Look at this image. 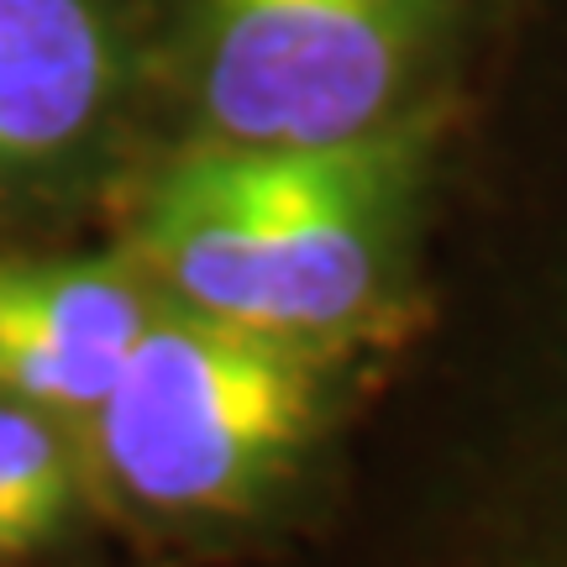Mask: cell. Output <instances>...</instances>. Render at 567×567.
Masks as SVG:
<instances>
[{"label":"cell","instance_id":"obj_3","mask_svg":"<svg viewBox=\"0 0 567 567\" xmlns=\"http://www.w3.org/2000/svg\"><path fill=\"white\" fill-rule=\"evenodd\" d=\"M394 347L305 342L163 300L84 421L101 499L153 542L247 557L295 542L337 484Z\"/></svg>","mask_w":567,"mask_h":567},{"label":"cell","instance_id":"obj_7","mask_svg":"<svg viewBox=\"0 0 567 567\" xmlns=\"http://www.w3.org/2000/svg\"><path fill=\"white\" fill-rule=\"evenodd\" d=\"M63 431L69 425L42 410L0 400V515L32 547L59 542L80 509V463Z\"/></svg>","mask_w":567,"mask_h":567},{"label":"cell","instance_id":"obj_5","mask_svg":"<svg viewBox=\"0 0 567 567\" xmlns=\"http://www.w3.org/2000/svg\"><path fill=\"white\" fill-rule=\"evenodd\" d=\"M142 122H153L142 0H0V200L101 179Z\"/></svg>","mask_w":567,"mask_h":567},{"label":"cell","instance_id":"obj_4","mask_svg":"<svg viewBox=\"0 0 567 567\" xmlns=\"http://www.w3.org/2000/svg\"><path fill=\"white\" fill-rule=\"evenodd\" d=\"M526 0H142L163 147H337L467 111Z\"/></svg>","mask_w":567,"mask_h":567},{"label":"cell","instance_id":"obj_6","mask_svg":"<svg viewBox=\"0 0 567 567\" xmlns=\"http://www.w3.org/2000/svg\"><path fill=\"white\" fill-rule=\"evenodd\" d=\"M153 310L132 258H0V400L63 425L95 415Z\"/></svg>","mask_w":567,"mask_h":567},{"label":"cell","instance_id":"obj_1","mask_svg":"<svg viewBox=\"0 0 567 567\" xmlns=\"http://www.w3.org/2000/svg\"><path fill=\"white\" fill-rule=\"evenodd\" d=\"M321 515L358 567H567V0H526L457 126L425 305ZM316 515V520H321Z\"/></svg>","mask_w":567,"mask_h":567},{"label":"cell","instance_id":"obj_8","mask_svg":"<svg viewBox=\"0 0 567 567\" xmlns=\"http://www.w3.org/2000/svg\"><path fill=\"white\" fill-rule=\"evenodd\" d=\"M32 542H27V536H21L17 526H11V520H6V515H0V567L6 563H21V557H32Z\"/></svg>","mask_w":567,"mask_h":567},{"label":"cell","instance_id":"obj_2","mask_svg":"<svg viewBox=\"0 0 567 567\" xmlns=\"http://www.w3.org/2000/svg\"><path fill=\"white\" fill-rule=\"evenodd\" d=\"M457 126L463 111L337 147H158L126 258L163 300L221 321L400 347L425 305Z\"/></svg>","mask_w":567,"mask_h":567}]
</instances>
